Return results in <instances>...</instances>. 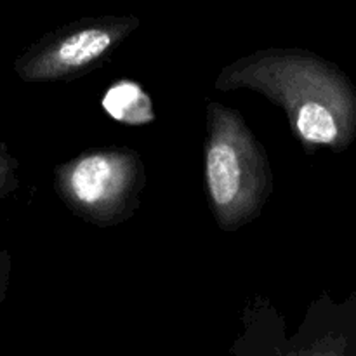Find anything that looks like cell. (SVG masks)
<instances>
[{
	"label": "cell",
	"instance_id": "cell-7",
	"mask_svg": "<svg viewBox=\"0 0 356 356\" xmlns=\"http://www.w3.org/2000/svg\"><path fill=\"white\" fill-rule=\"evenodd\" d=\"M7 278H9V256L7 252H0V302L6 298Z\"/></svg>",
	"mask_w": 356,
	"mask_h": 356
},
{
	"label": "cell",
	"instance_id": "cell-4",
	"mask_svg": "<svg viewBox=\"0 0 356 356\" xmlns=\"http://www.w3.org/2000/svg\"><path fill=\"white\" fill-rule=\"evenodd\" d=\"M113 45V35L101 28H86L61 40L38 47L14 65L24 82H47L72 76L76 70L92 65Z\"/></svg>",
	"mask_w": 356,
	"mask_h": 356
},
{
	"label": "cell",
	"instance_id": "cell-3",
	"mask_svg": "<svg viewBox=\"0 0 356 356\" xmlns=\"http://www.w3.org/2000/svg\"><path fill=\"white\" fill-rule=\"evenodd\" d=\"M139 159L129 149H99L79 156L58 170L66 204L92 222H115L139 190Z\"/></svg>",
	"mask_w": 356,
	"mask_h": 356
},
{
	"label": "cell",
	"instance_id": "cell-1",
	"mask_svg": "<svg viewBox=\"0 0 356 356\" xmlns=\"http://www.w3.org/2000/svg\"><path fill=\"white\" fill-rule=\"evenodd\" d=\"M219 79V87L250 86L285 108L305 143L343 148L356 131V94L348 79L320 63H273Z\"/></svg>",
	"mask_w": 356,
	"mask_h": 356
},
{
	"label": "cell",
	"instance_id": "cell-2",
	"mask_svg": "<svg viewBox=\"0 0 356 356\" xmlns=\"http://www.w3.org/2000/svg\"><path fill=\"white\" fill-rule=\"evenodd\" d=\"M205 179L219 226L252 221L271 193L266 153L236 111L209 104Z\"/></svg>",
	"mask_w": 356,
	"mask_h": 356
},
{
	"label": "cell",
	"instance_id": "cell-5",
	"mask_svg": "<svg viewBox=\"0 0 356 356\" xmlns=\"http://www.w3.org/2000/svg\"><path fill=\"white\" fill-rule=\"evenodd\" d=\"M103 108L113 120L127 125H143L155 120L153 104L141 86L131 80H118L106 90Z\"/></svg>",
	"mask_w": 356,
	"mask_h": 356
},
{
	"label": "cell",
	"instance_id": "cell-6",
	"mask_svg": "<svg viewBox=\"0 0 356 356\" xmlns=\"http://www.w3.org/2000/svg\"><path fill=\"white\" fill-rule=\"evenodd\" d=\"M16 169L17 162L3 145H0V202L9 191L16 188Z\"/></svg>",
	"mask_w": 356,
	"mask_h": 356
}]
</instances>
